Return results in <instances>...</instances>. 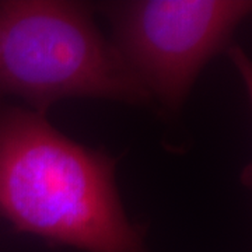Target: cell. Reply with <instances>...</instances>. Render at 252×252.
<instances>
[{
  "label": "cell",
  "instance_id": "6da1fadb",
  "mask_svg": "<svg viewBox=\"0 0 252 252\" xmlns=\"http://www.w3.org/2000/svg\"><path fill=\"white\" fill-rule=\"evenodd\" d=\"M0 216L81 251L149 252L121 203L115 161L28 109L0 111Z\"/></svg>",
  "mask_w": 252,
  "mask_h": 252
},
{
  "label": "cell",
  "instance_id": "7a4b0ae2",
  "mask_svg": "<svg viewBox=\"0 0 252 252\" xmlns=\"http://www.w3.org/2000/svg\"><path fill=\"white\" fill-rule=\"evenodd\" d=\"M23 98L41 115L72 97L144 104L150 94L114 42L76 1H0V98Z\"/></svg>",
  "mask_w": 252,
  "mask_h": 252
},
{
  "label": "cell",
  "instance_id": "3957f363",
  "mask_svg": "<svg viewBox=\"0 0 252 252\" xmlns=\"http://www.w3.org/2000/svg\"><path fill=\"white\" fill-rule=\"evenodd\" d=\"M245 0H135L104 6L114 45L164 108L182 107L200 70L251 13Z\"/></svg>",
  "mask_w": 252,
  "mask_h": 252
}]
</instances>
